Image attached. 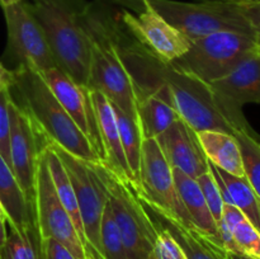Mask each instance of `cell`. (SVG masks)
<instances>
[{
  "instance_id": "6da1fadb",
  "label": "cell",
  "mask_w": 260,
  "mask_h": 259,
  "mask_svg": "<svg viewBox=\"0 0 260 259\" xmlns=\"http://www.w3.org/2000/svg\"><path fill=\"white\" fill-rule=\"evenodd\" d=\"M84 23L91 43L89 89H95L109 102L139 122L137 88L122 58L117 40L118 18L103 3H88Z\"/></svg>"
},
{
  "instance_id": "7a4b0ae2",
  "label": "cell",
  "mask_w": 260,
  "mask_h": 259,
  "mask_svg": "<svg viewBox=\"0 0 260 259\" xmlns=\"http://www.w3.org/2000/svg\"><path fill=\"white\" fill-rule=\"evenodd\" d=\"M10 88L13 101L29 116L43 139L90 164L102 163L88 137L62 108L37 71L19 65Z\"/></svg>"
},
{
  "instance_id": "3957f363",
  "label": "cell",
  "mask_w": 260,
  "mask_h": 259,
  "mask_svg": "<svg viewBox=\"0 0 260 259\" xmlns=\"http://www.w3.org/2000/svg\"><path fill=\"white\" fill-rule=\"evenodd\" d=\"M40 24L56 65L88 88L91 43L84 23L85 0H25Z\"/></svg>"
},
{
  "instance_id": "277c9868",
  "label": "cell",
  "mask_w": 260,
  "mask_h": 259,
  "mask_svg": "<svg viewBox=\"0 0 260 259\" xmlns=\"http://www.w3.org/2000/svg\"><path fill=\"white\" fill-rule=\"evenodd\" d=\"M258 52L259 45L254 36L222 30L192 40L189 50L169 65L208 85L225 78Z\"/></svg>"
},
{
  "instance_id": "5b68a950",
  "label": "cell",
  "mask_w": 260,
  "mask_h": 259,
  "mask_svg": "<svg viewBox=\"0 0 260 259\" xmlns=\"http://www.w3.org/2000/svg\"><path fill=\"white\" fill-rule=\"evenodd\" d=\"M93 165L106 188L114 220L123 239L127 259H149L157 230L134 183L117 177L102 163Z\"/></svg>"
},
{
  "instance_id": "8992f818",
  "label": "cell",
  "mask_w": 260,
  "mask_h": 259,
  "mask_svg": "<svg viewBox=\"0 0 260 259\" xmlns=\"http://www.w3.org/2000/svg\"><path fill=\"white\" fill-rule=\"evenodd\" d=\"M141 2L156 10L167 22L174 25L190 40L222 30L254 36L250 24L235 0H205L200 3L175 0Z\"/></svg>"
},
{
  "instance_id": "52a82bcc",
  "label": "cell",
  "mask_w": 260,
  "mask_h": 259,
  "mask_svg": "<svg viewBox=\"0 0 260 259\" xmlns=\"http://www.w3.org/2000/svg\"><path fill=\"white\" fill-rule=\"evenodd\" d=\"M48 144L61 159L73 184L88 243L89 259H103L101 248V222L104 206L108 201L103 182L93 164L69 154L52 142Z\"/></svg>"
},
{
  "instance_id": "ba28073f",
  "label": "cell",
  "mask_w": 260,
  "mask_h": 259,
  "mask_svg": "<svg viewBox=\"0 0 260 259\" xmlns=\"http://www.w3.org/2000/svg\"><path fill=\"white\" fill-rule=\"evenodd\" d=\"M114 4L131 8L137 14L121 12L124 29L145 48L165 63L182 57L192 45V40L164 19L155 9L141 0H112Z\"/></svg>"
},
{
  "instance_id": "9c48e42d",
  "label": "cell",
  "mask_w": 260,
  "mask_h": 259,
  "mask_svg": "<svg viewBox=\"0 0 260 259\" xmlns=\"http://www.w3.org/2000/svg\"><path fill=\"white\" fill-rule=\"evenodd\" d=\"M35 217L40 240L53 239L69 249L76 259H89L78 230L56 193L46 159L45 146L38 157L36 174Z\"/></svg>"
},
{
  "instance_id": "30bf717a",
  "label": "cell",
  "mask_w": 260,
  "mask_h": 259,
  "mask_svg": "<svg viewBox=\"0 0 260 259\" xmlns=\"http://www.w3.org/2000/svg\"><path fill=\"white\" fill-rule=\"evenodd\" d=\"M136 190L145 202L167 211L185 225L193 226L177 192L173 168L162 154L156 139H147L142 142Z\"/></svg>"
},
{
  "instance_id": "8fae6325",
  "label": "cell",
  "mask_w": 260,
  "mask_h": 259,
  "mask_svg": "<svg viewBox=\"0 0 260 259\" xmlns=\"http://www.w3.org/2000/svg\"><path fill=\"white\" fill-rule=\"evenodd\" d=\"M8 33V53L18 66L41 73L57 68L45 35L25 0L3 7Z\"/></svg>"
},
{
  "instance_id": "7c38bea8",
  "label": "cell",
  "mask_w": 260,
  "mask_h": 259,
  "mask_svg": "<svg viewBox=\"0 0 260 259\" xmlns=\"http://www.w3.org/2000/svg\"><path fill=\"white\" fill-rule=\"evenodd\" d=\"M222 113L235 131H244L260 140L243 113L248 103L260 104V55L246 58L225 78L208 84Z\"/></svg>"
},
{
  "instance_id": "4fadbf2b",
  "label": "cell",
  "mask_w": 260,
  "mask_h": 259,
  "mask_svg": "<svg viewBox=\"0 0 260 259\" xmlns=\"http://www.w3.org/2000/svg\"><path fill=\"white\" fill-rule=\"evenodd\" d=\"M10 164L23 195L35 212L36 174L38 157L46 140L36 128L24 109L10 101Z\"/></svg>"
},
{
  "instance_id": "5bb4252c",
  "label": "cell",
  "mask_w": 260,
  "mask_h": 259,
  "mask_svg": "<svg viewBox=\"0 0 260 259\" xmlns=\"http://www.w3.org/2000/svg\"><path fill=\"white\" fill-rule=\"evenodd\" d=\"M38 74L42 76L58 103L70 114L76 126L88 137L102 160L98 124H96L95 113H94L89 89L79 85L68 74L63 73L58 68L48 69V70L41 71Z\"/></svg>"
},
{
  "instance_id": "9a60e30c",
  "label": "cell",
  "mask_w": 260,
  "mask_h": 259,
  "mask_svg": "<svg viewBox=\"0 0 260 259\" xmlns=\"http://www.w3.org/2000/svg\"><path fill=\"white\" fill-rule=\"evenodd\" d=\"M156 141L173 169L194 179L210 170V161L201 147L197 131L182 118L175 121Z\"/></svg>"
},
{
  "instance_id": "2e32d148",
  "label": "cell",
  "mask_w": 260,
  "mask_h": 259,
  "mask_svg": "<svg viewBox=\"0 0 260 259\" xmlns=\"http://www.w3.org/2000/svg\"><path fill=\"white\" fill-rule=\"evenodd\" d=\"M89 94L98 124L102 147V164L108 168L117 177L134 183L126 155L122 147L113 106L106 95L95 89H89Z\"/></svg>"
},
{
  "instance_id": "e0dca14e",
  "label": "cell",
  "mask_w": 260,
  "mask_h": 259,
  "mask_svg": "<svg viewBox=\"0 0 260 259\" xmlns=\"http://www.w3.org/2000/svg\"><path fill=\"white\" fill-rule=\"evenodd\" d=\"M141 201L151 220L178 241L187 259H231L226 249L206 238L196 228L185 225L167 211Z\"/></svg>"
},
{
  "instance_id": "ac0fdd59",
  "label": "cell",
  "mask_w": 260,
  "mask_h": 259,
  "mask_svg": "<svg viewBox=\"0 0 260 259\" xmlns=\"http://www.w3.org/2000/svg\"><path fill=\"white\" fill-rule=\"evenodd\" d=\"M139 123L144 140L157 139L180 118L164 84L150 90H137Z\"/></svg>"
},
{
  "instance_id": "d6986e66",
  "label": "cell",
  "mask_w": 260,
  "mask_h": 259,
  "mask_svg": "<svg viewBox=\"0 0 260 259\" xmlns=\"http://www.w3.org/2000/svg\"><path fill=\"white\" fill-rule=\"evenodd\" d=\"M173 175H174L177 192L182 201V205L184 206L185 211L189 215L192 225L206 238L222 246L220 236H218L217 223H216L213 216L211 215V211L206 203L202 192H201L197 180L178 169H173Z\"/></svg>"
},
{
  "instance_id": "ffe728a7",
  "label": "cell",
  "mask_w": 260,
  "mask_h": 259,
  "mask_svg": "<svg viewBox=\"0 0 260 259\" xmlns=\"http://www.w3.org/2000/svg\"><path fill=\"white\" fill-rule=\"evenodd\" d=\"M197 137L211 164L229 174L245 177L240 145L233 134L203 130L197 132Z\"/></svg>"
},
{
  "instance_id": "44dd1931",
  "label": "cell",
  "mask_w": 260,
  "mask_h": 259,
  "mask_svg": "<svg viewBox=\"0 0 260 259\" xmlns=\"http://www.w3.org/2000/svg\"><path fill=\"white\" fill-rule=\"evenodd\" d=\"M0 202L8 215V225L18 230H37L36 217L23 195L10 165L0 155Z\"/></svg>"
},
{
  "instance_id": "7402d4cb",
  "label": "cell",
  "mask_w": 260,
  "mask_h": 259,
  "mask_svg": "<svg viewBox=\"0 0 260 259\" xmlns=\"http://www.w3.org/2000/svg\"><path fill=\"white\" fill-rule=\"evenodd\" d=\"M221 220L228 225L240 254L260 259V231L234 205H223Z\"/></svg>"
},
{
  "instance_id": "603a6c76",
  "label": "cell",
  "mask_w": 260,
  "mask_h": 259,
  "mask_svg": "<svg viewBox=\"0 0 260 259\" xmlns=\"http://www.w3.org/2000/svg\"><path fill=\"white\" fill-rule=\"evenodd\" d=\"M116 114L117 126H118L119 137H121L122 147H123L124 155H126L127 164H128L129 172H131L132 179H134L135 188L137 187L140 173V163H141V149L144 136H142L140 123L134 118L124 113L121 108L112 104Z\"/></svg>"
},
{
  "instance_id": "cb8c5ba5",
  "label": "cell",
  "mask_w": 260,
  "mask_h": 259,
  "mask_svg": "<svg viewBox=\"0 0 260 259\" xmlns=\"http://www.w3.org/2000/svg\"><path fill=\"white\" fill-rule=\"evenodd\" d=\"M228 189L231 203L238 207L249 221L260 231V201L246 177H236L213 165Z\"/></svg>"
},
{
  "instance_id": "d4e9b609",
  "label": "cell",
  "mask_w": 260,
  "mask_h": 259,
  "mask_svg": "<svg viewBox=\"0 0 260 259\" xmlns=\"http://www.w3.org/2000/svg\"><path fill=\"white\" fill-rule=\"evenodd\" d=\"M0 259H41V240L38 231H22L9 226L7 241L0 249Z\"/></svg>"
},
{
  "instance_id": "484cf974",
  "label": "cell",
  "mask_w": 260,
  "mask_h": 259,
  "mask_svg": "<svg viewBox=\"0 0 260 259\" xmlns=\"http://www.w3.org/2000/svg\"><path fill=\"white\" fill-rule=\"evenodd\" d=\"M101 248L103 259H127L123 239L114 220L109 202L104 206L101 222Z\"/></svg>"
},
{
  "instance_id": "4316f807",
  "label": "cell",
  "mask_w": 260,
  "mask_h": 259,
  "mask_svg": "<svg viewBox=\"0 0 260 259\" xmlns=\"http://www.w3.org/2000/svg\"><path fill=\"white\" fill-rule=\"evenodd\" d=\"M234 136L240 145L246 179L260 201V141L244 131H235Z\"/></svg>"
},
{
  "instance_id": "83f0119b",
  "label": "cell",
  "mask_w": 260,
  "mask_h": 259,
  "mask_svg": "<svg viewBox=\"0 0 260 259\" xmlns=\"http://www.w3.org/2000/svg\"><path fill=\"white\" fill-rule=\"evenodd\" d=\"M198 185L201 188L203 197H205L206 203H207L208 208L211 211V215L215 218L216 223L221 220L223 212V200L221 196L220 188H218V183L216 180L215 175L211 172V169L207 173L198 177L197 179Z\"/></svg>"
},
{
  "instance_id": "f1b7e54d",
  "label": "cell",
  "mask_w": 260,
  "mask_h": 259,
  "mask_svg": "<svg viewBox=\"0 0 260 259\" xmlns=\"http://www.w3.org/2000/svg\"><path fill=\"white\" fill-rule=\"evenodd\" d=\"M10 89L0 91V155L10 165Z\"/></svg>"
},
{
  "instance_id": "f546056e",
  "label": "cell",
  "mask_w": 260,
  "mask_h": 259,
  "mask_svg": "<svg viewBox=\"0 0 260 259\" xmlns=\"http://www.w3.org/2000/svg\"><path fill=\"white\" fill-rule=\"evenodd\" d=\"M154 225L157 230V235L154 244L152 255L156 259H187L185 253L183 251L182 246L178 244V241L165 229L160 228L155 222Z\"/></svg>"
},
{
  "instance_id": "4dcf8cb0",
  "label": "cell",
  "mask_w": 260,
  "mask_h": 259,
  "mask_svg": "<svg viewBox=\"0 0 260 259\" xmlns=\"http://www.w3.org/2000/svg\"><path fill=\"white\" fill-rule=\"evenodd\" d=\"M235 2L250 24L260 47V0H235Z\"/></svg>"
},
{
  "instance_id": "1f68e13d",
  "label": "cell",
  "mask_w": 260,
  "mask_h": 259,
  "mask_svg": "<svg viewBox=\"0 0 260 259\" xmlns=\"http://www.w3.org/2000/svg\"><path fill=\"white\" fill-rule=\"evenodd\" d=\"M41 259H76L62 244L53 239L41 240Z\"/></svg>"
},
{
  "instance_id": "d6a6232c",
  "label": "cell",
  "mask_w": 260,
  "mask_h": 259,
  "mask_svg": "<svg viewBox=\"0 0 260 259\" xmlns=\"http://www.w3.org/2000/svg\"><path fill=\"white\" fill-rule=\"evenodd\" d=\"M14 83V71L9 70L0 61V91L12 88Z\"/></svg>"
},
{
  "instance_id": "836d02e7",
  "label": "cell",
  "mask_w": 260,
  "mask_h": 259,
  "mask_svg": "<svg viewBox=\"0 0 260 259\" xmlns=\"http://www.w3.org/2000/svg\"><path fill=\"white\" fill-rule=\"evenodd\" d=\"M7 222L8 221L5 220V218L0 217V249L4 246L5 241H7V236H8Z\"/></svg>"
},
{
  "instance_id": "e575fe53",
  "label": "cell",
  "mask_w": 260,
  "mask_h": 259,
  "mask_svg": "<svg viewBox=\"0 0 260 259\" xmlns=\"http://www.w3.org/2000/svg\"><path fill=\"white\" fill-rule=\"evenodd\" d=\"M18 2H23V0H0V7H7V5L14 4V3Z\"/></svg>"
},
{
  "instance_id": "d590c367",
  "label": "cell",
  "mask_w": 260,
  "mask_h": 259,
  "mask_svg": "<svg viewBox=\"0 0 260 259\" xmlns=\"http://www.w3.org/2000/svg\"><path fill=\"white\" fill-rule=\"evenodd\" d=\"M230 258L231 259H253L248 255H244V254H233V253H230Z\"/></svg>"
},
{
  "instance_id": "8d00e7d4",
  "label": "cell",
  "mask_w": 260,
  "mask_h": 259,
  "mask_svg": "<svg viewBox=\"0 0 260 259\" xmlns=\"http://www.w3.org/2000/svg\"><path fill=\"white\" fill-rule=\"evenodd\" d=\"M0 217H2V218H5V220L8 221V215H7V212H5L4 207H3L2 202H0Z\"/></svg>"
},
{
  "instance_id": "74e56055",
  "label": "cell",
  "mask_w": 260,
  "mask_h": 259,
  "mask_svg": "<svg viewBox=\"0 0 260 259\" xmlns=\"http://www.w3.org/2000/svg\"><path fill=\"white\" fill-rule=\"evenodd\" d=\"M149 259H156V258H155V256H154V255H152V254H151V255H150V256H149Z\"/></svg>"
},
{
  "instance_id": "f35d334b",
  "label": "cell",
  "mask_w": 260,
  "mask_h": 259,
  "mask_svg": "<svg viewBox=\"0 0 260 259\" xmlns=\"http://www.w3.org/2000/svg\"><path fill=\"white\" fill-rule=\"evenodd\" d=\"M259 55H260V47H259Z\"/></svg>"
},
{
  "instance_id": "ab89813d",
  "label": "cell",
  "mask_w": 260,
  "mask_h": 259,
  "mask_svg": "<svg viewBox=\"0 0 260 259\" xmlns=\"http://www.w3.org/2000/svg\"><path fill=\"white\" fill-rule=\"evenodd\" d=\"M259 145H260V142H259Z\"/></svg>"
}]
</instances>
